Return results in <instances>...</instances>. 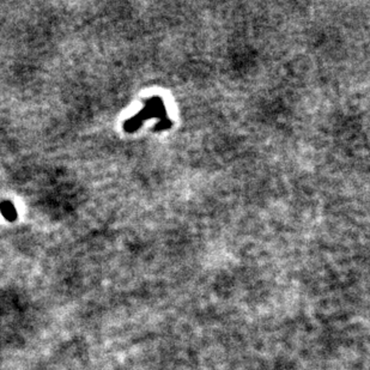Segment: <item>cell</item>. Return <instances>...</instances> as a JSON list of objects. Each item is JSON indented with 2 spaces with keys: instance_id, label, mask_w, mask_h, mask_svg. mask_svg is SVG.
Returning <instances> with one entry per match:
<instances>
[{
  "instance_id": "cell-1",
  "label": "cell",
  "mask_w": 370,
  "mask_h": 370,
  "mask_svg": "<svg viewBox=\"0 0 370 370\" xmlns=\"http://www.w3.org/2000/svg\"><path fill=\"white\" fill-rule=\"evenodd\" d=\"M0 212L2 217L9 222H15L18 218V212L10 200H2L0 203Z\"/></svg>"
}]
</instances>
